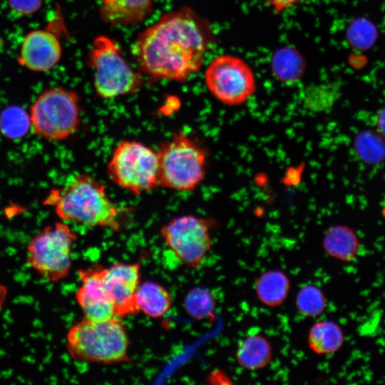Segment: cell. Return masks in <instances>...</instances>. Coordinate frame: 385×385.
Instances as JSON below:
<instances>
[{
  "instance_id": "obj_1",
  "label": "cell",
  "mask_w": 385,
  "mask_h": 385,
  "mask_svg": "<svg viewBox=\"0 0 385 385\" xmlns=\"http://www.w3.org/2000/svg\"><path fill=\"white\" fill-rule=\"evenodd\" d=\"M211 43L208 25L188 7L163 14L131 49L139 71L153 80L185 82L197 72Z\"/></svg>"
},
{
  "instance_id": "obj_2",
  "label": "cell",
  "mask_w": 385,
  "mask_h": 385,
  "mask_svg": "<svg viewBox=\"0 0 385 385\" xmlns=\"http://www.w3.org/2000/svg\"><path fill=\"white\" fill-rule=\"evenodd\" d=\"M46 202L55 206L63 220L120 230L119 208L107 194L106 185L89 175H74L62 189L52 191Z\"/></svg>"
},
{
  "instance_id": "obj_3",
  "label": "cell",
  "mask_w": 385,
  "mask_h": 385,
  "mask_svg": "<svg viewBox=\"0 0 385 385\" xmlns=\"http://www.w3.org/2000/svg\"><path fill=\"white\" fill-rule=\"evenodd\" d=\"M129 346L126 329L117 317L102 322L83 317L73 324L66 336L68 351L79 361L104 364L130 362Z\"/></svg>"
},
{
  "instance_id": "obj_4",
  "label": "cell",
  "mask_w": 385,
  "mask_h": 385,
  "mask_svg": "<svg viewBox=\"0 0 385 385\" xmlns=\"http://www.w3.org/2000/svg\"><path fill=\"white\" fill-rule=\"evenodd\" d=\"M160 187L189 192L196 189L206 175V150L182 132L173 133L157 152Z\"/></svg>"
},
{
  "instance_id": "obj_5",
  "label": "cell",
  "mask_w": 385,
  "mask_h": 385,
  "mask_svg": "<svg viewBox=\"0 0 385 385\" xmlns=\"http://www.w3.org/2000/svg\"><path fill=\"white\" fill-rule=\"evenodd\" d=\"M87 65L93 70L95 90L101 98L133 94L143 85V73L130 67L120 46L108 36H99L94 39Z\"/></svg>"
},
{
  "instance_id": "obj_6",
  "label": "cell",
  "mask_w": 385,
  "mask_h": 385,
  "mask_svg": "<svg viewBox=\"0 0 385 385\" xmlns=\"http://www.w3.org/2000/svg\"><path fill=\"white\" fill-rule=\"evenodd\" d=\"M81 98L65 88L43 91L30 108L34 133L50 141H61L74 134L81 124Z\"/></svg>"
},
{
  "instance_id": "obj_7",
  "label": "cell",
  "mask_w": 385,
  "mask_h": 385,
  "mask_svg": "<svg viewBox=\"0 0 385 385\" xmlns=\"http://www.w3.org/2000/svg\"><path fill=\"white\" fill-rule=\"evenodd\" d=\"M113 183L135 195L159 187L157 152L136 140H123L114 149L107 165Z\"/></svg>"
},
{
  "instance_id": "obj_8",
  "label": "cell",
  "mask_w": 385,
  "mask_h": 385,
  "mask_svg": "<svg viewBox=\"0 0 385 385\" xmlns=\"http://www.w3.org/2000/svg\"><path fill=\"white\" fill-rule=\"evenodd\" d=\"M77 235L66 224L56 222L35 235L27 247V262L52 282L66 278L71 267V250Z\"/></svg>"
},
{
  "instance_id": "obj_9",
  "label": "cell",
  "mask_w": 385,
  "mask_h": 385,
  "mask_svg": "<svg viewBox=\"0 0 385 385\" xmlns=\"http://www.w3.org/2000/svg\"><path fill=\"white\" fill-rule=\"evenodd\" d=\"M205 82L218 101L230 106L244 103L256 90L251 67L243 59L230 54L218 56L209 63Z\"/></svg>"
},
{
  "instance_id": "obj_10",
  "label": "cell",
  "mask_w": 385,
  "mask_h": 385,
  "mask_svg": "<svg viewBox=\"0 0 385 385\" xmlns=\"http://www.w3.org/2000/svg\"><path fill=\"white\" fill-rule=\"evenodd\" d=\"M210 225L207 220L195 215L175 217L160 230L168 247L185 267H199L211 250Z\"/></svg>"
},
{
  "instance_id": "obj_11",
  "label": "cell",
  "mask_w": 385,
  "mask_h": 385,
  "mask_svg": "<svg viewBox=\"0 0 385 385\" xmlns=\"http://www.w3.org/2000/svg\"><path fill=\"white\" fill-rule=\"evenodd\" d=\"M103 278L117 317L138 314L136 302L140 285V266L138 263L118 262L103 269Z\"/></svg>"
},
{
  "instance_id": "obj_12",
  "label": "cell",
  "mask_w": 385,
  "mask_h": 385,
  "mask_svg": "<svg viewBox=\"0 0 385 385\" xmlns=\"http://www.w3.org/2000/svg\"><path fill=\"white\" fill-rule=\"evenodd\" d=\"M103 269V266L96 264L78 271L81 285L76 292V299L83 317L93 322L117 317L104 284Z\"/></svg>"
},
{
  "instance_id": "obj_13",
  "label": "cell",
  "mask_w": 385,
  "mask_h": 385,
  "mask_svg": "<svg viewBox=\"0 0 385 385\" xmlns=\"http://www.w3.org/2000/svg\"><path fill=\"white\" fill-rule=\"evenodd\" d=\"M61 57L58 37L50 30L38 29L30 31L24 37L17 61L31 71L45 72L53 68Z\"/></svg>"
},
{
  "instance_id": "obj_14",
  "label": "cell",
  "mask_w": 385,
  "mask_h": 385,
  "mask_svg": "<svg viewBox=\"0 0 385 385\" xmlns=\"http://www.w3.org/2000/svg\"><path fill=\"white\" fill-rule=\"evenodd\" d=\"M100 14L112 26H135L151 12L154 0H100Z\"/></svg>"
},
{
  "instance_id": "obj_15",
  "label": "cell",
  "mask_w": 385,
  "mask_h": 385,
  "mask_svg": "<svg viewBox=\"0 0 385 385\" xmlns=\"http://www.w3.org/2000/svg\"><path fill=\"white\" fill-rule=\"evenodd\" d=\"M322 245L329 256L346 262L353 260L360 250V241L355 232L343 225L329 227L324 235Z\"/></svg>"
},
{
  "instance_id": "obj_16",
  "label": "cell",
  "mask_w": 385,
  "mask_h": 385,
  "mask_svg": "<svg viewBox=\"0 0 385 385\" xmlns=\"http://www.w3.org/2000/svg\"><path fill=\"white\" fill-rule=\"evenodd\" d=\"M272 357L270 342L262 335L252 334L242 339L236 350L239 365L250 371L260 370L267 366Z\"/></svg>"
},
{
  "instance_id": "obj_17",
  "label": "cell",
  "mask_w": 385,
  "mask_h": 385,
  "mask_svg": "<svg viewBox=\"0 0 385 385\" xmlns=\"http://www.w3.org/2000/svg\"><path fill=\"white\" fill-rule=\"evenodd\" d=\"M290 289L287 274L279 270H270L262 273L255 284L259 301L269 307H277L286 300Z\"/></svg>"
},
{
  "instance_id": "obj_18",
  "label": "cell",
  "mask_w": 385,
  "mask_h": 385,
  "mask_svg": "<svg viewBox=\"0 0 385 385\" xmlns=\"http://www.w3.org/2000/svg\"><path fill=\"white\" fill-rule=\"evenodd\" d=\"M309 349L317 354H332L337 352L344 342L341 327L334 321L323 319L315 322L307 334Z\"/></svg>"
},
{
  "instance_id": "obj_19",
  "label": "cell",
  "mask_w": 385,
  "mask_h": 385,
  "mask_svg": "<svg viewBox=\"0 0 385 385\" xmlns=\"http://www.w3.org/2000/svg\"><path fill=\"white\" fill-rule=\"evenodd\" d=\"M140 312L151 318H160L172 307V297L160 284L145 281L140 284L136 294Z\"/></svg>"
},
{
  "instance_id": "obj_20",
  "label": "cell",
  "mask_w": 385,
  "mask_h": 385,
  "mask_svg": "<svg viewBox=\"0 0 385 385\" xmlns=\"http://www.w3.org/2000/svg\"><path fill=\"white\" fill-rule=\"evenodd\" d=\"M275 78L283 83H293L301 78L305 70L302 55L294 48L282 47L275 51L271 59Z\"/></svg>"
},
{
  "instance_id": "obj_21",
  "label": "cell",
  "mask_w": 385,
  "mask_h": 385,
  "mask_svg": "<svg viewBox=\"0 0 385 385\" xmlns=\"http://www.w3.org/2000/svg\"><path fill=\"white\" fill-rule=\"evenodd\" d=\"M31 127L29 114L19 106H9L0 113V132L10 139H19Z\"/></svg>"
},
{
  "instance_id": "obj_22",
  "label": "cell",
  "mask_w": 385,
  "mask_h": 385,
  "mask_svg": "<svg viewBox=\"0 0 385 385\" xmlns=\"http://www.w3.org/2000/svg\"><path fill=\"white\" fill-rule=\"evenodd\" d=\"M295 305L303 316L316 317L325 310L327 299L320 288L313 284H307L298 291Z\"/></svg>"
},
{
  "instance_id": "obj_23",
  "label": "cell",
  "mask_w": 385,
  "mask_h": 385,
  "mask_svg": "<svg viewBox=\"0 0 385 385\" xmlns=\"http://www.w3.org/2000/svg\"><path fill=\"white\" fill-rule=\"evenodd\" d=\"M184 304L188 314L197 319L210 317L215 307L212 294L202 287L192 289L186 295Z\"/></svg>"
},
{
  "instance_id": "obj_24",
  "label": "cell",
  "mask_w": 385,
  "mask_h": 385,
  "mask_svg": "<svg viewBox=\"0 0 385 385\" xmlns=\"http://www.w3.org/2000/svg\"><path fill=\"white\" fill-rule=\"evenodd\" d=\"M10 8L18 14L29 16L36 13L42 5V0H8Z\"/></svg>"
},
{
  "instance_id": "obj_25",
  "label": "cell",
  "mask_w": 385,
  "mask_h": 385,
  "mask_svg": "<svg viewBox=\"0 0 385 385\" xmlns=\"http://www.w3.org/2000/svg\"><path fill=\"white\" fill-rule=\"evenodd\" d=\"M265 1L276 13H281L299 3L302 0H265Z\"/></svg>"
},
{
  "instance_id": "obj_26",
  "label": "cell",
  "mask_w": 385,
  "mask_h": 385,
  "mask_svg": "<svg viewBox=\"0 0 385 385\" xmlns=\"http://www.w3.org/2000/svg\"><path fill=\"white\" fill-rule=\"evenodd\" d=\"M376 123L379 133L385 138V107L379 112Z\"/></svg>"
},
{
  "instance_id": "obj_27",
  "label": "cell",
  "mask_w": 385,
  "mask_h": 385,
  "mask_svg": "<svg viewBox=\"0 0 385 385\" xmlns=\"http://www.w3.org/2000/svg\"><path fill=\"white\" fill-rule=\"evenodd\" d=\"M7 296V288L0 284V309L3 307Z\"/></svg>"
},
{
  "instance_id": "obj_28",
  "label": "cell",
  "mask_w": 385,
  "mask_h": 385,
  "mask_svg": "<svg viewBox=\"0 0 385 385\" xmlns=\"http://www.w3.org/2000/svg\"><path fill=\"white\" fill-rule=\"evenodd\" d=\"M382 214L385 217V203H384V205L383 206V208H382Z\"/></svg>"
}]
</instances>
